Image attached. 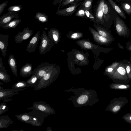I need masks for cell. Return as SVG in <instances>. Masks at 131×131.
<instances>
[{
    "mask_svg": "<svg viewBox=\"0 0 131 131\" xmlns=\"http://www.w3.org/2000/svg\"><path fill=\"white\" fill-rule=\"evenodd\" d=\"M40 32H37L29 41L26 49L29 53L34 52L35 50L40 39Z\"/></svg>",
    "mask_w": 131,
    "mask_h": 131,
    "instance_id": "obj_13",
    "label": "cell"
},
{
    "mask_svg": "<svg viewBox=\"0 0 131 131\" xmlns=\"http://www.w3.org/2000/svg\"><path fill=\"white\" fill-rule=\"evenodd\" d=\"M3 89V87L0 86V90H2Z\"/></svg>",
    "mask_w": 131,
    "mask_h": 131,
    "instance_id": "obj_52",
    "label": "cell"
},
{
    "mask_svg": "<svg viewBox=\"0 0 131 131\" xmlns=\"http://www.w3.org/2000/svg\"><path fill=\"white\" fill-rule=\"evenodd\" d=\"M48 36L54 42L55 44H57L59 42L60 35L59 31L55 28H52L47 32Z\"/></svg>",
    "mask_w": 131,
    "mask_h": 131,
    "instance_id": "obj_21",
    "label": "cell"
},
{
    "mask_svg": "<svg viewBox=\"0 0 131 131\" xmlns=\"http://www.w3.org/2000/svg\"><path fill=\"white\" fill-rule=\"evenodd\" d=\"M120 108V107L119 106H115L113 109V111L116 112L119 110Z\"/></svg>",
    "mask_w": 131,
    "mask_h": 131,
    "instance_id": "obj_45",
    "label": "cell"
},
{
    "mask_svg": "<svg viewBox=\"0 0 131 131\" xmlns=\"http://www.w3.org/2000/svg\"><path fill=\"white\" fill-rule=\"evenodd\" d=\"M21 19L17 18L14 19L1 27L3 28L8 29L15 28L21 21Z\"/></svg>",
    "mask_w": 131,
    "mask_h": 131,
    "instance_id": "obj_23",
    "label": "cell"
},
{
    "mask_svg": "<svg viewBox=\"0 0 131 131\" xmlns=\"http://www.w3.org/2000/svg\"><path fill=\"white\" fill-rule=\"evenodd\" d=\"M0 80L6 83L10 82V77L7 73V70H0Z\"/></svg>",
    "mask_w": 131,
    "mask_h": 131,
    "instance_id": "obj_26",
    "label": "cell"
},
{
    "mask_svg": "<svg viewBox=\"0 0 131 131\" xmlns=\"http://www.w3.org/2000/svg\"><path fill=\"white\" fill-rule=\"evenodd\" d=\"M89 29L93 34L95 40L101 44H107L111 43L113 40L107 38L100 35L98 32L91 27Z\"/></svg>",
    "mask_w": 131,
    "mask_h": 131,
    "instance_id": "obj_14",
    "label": "cell"
},
{
    "mask_svg": "<svg viewBox=\"0 0 131 131\" xmlns=\"http://www.w3.org/2000/svg\"><path fill=\"white\" fill-rule=\"evenodd\" d=\"M35 18L41 23L47 22L49 20L48 16L42 12H38L37 13Z\"/></svg>",
    "mask_w": 131,
    "mask_h": 131,
    "instance_id": "obj_25",
    "label": "cell"
},
{
    "mask_svg": "<svg viewBox=\"0 0 131 131\" xmlns=\"http://www.w3.org/2000/svg\"></svg>",
    "mask_w": 131,
    "mask_h": 131,
    "instance_id": "obj_57",
    "label": "cell"
},
{
    "mask_svg": "<svg viewBox=\"0 0 131 131\" xmlns=\"http://www.w3.org/2000/svg\"><path fill=\"white\" fill-rule=\"evenodd\" d=\"M63 0H54L53 4L54 5H59L62 2Z\"/></svg>",
    "mask_w": 131,
    "mask_h": 131,
    "instance_id": "obj_43",
    "label": "cell"
},
{
    "mask_svg": "<svg viewBox=\"0 0 131 131\" xmlns=\"http://www.w3.org/2000/svg\"><path fill=\"white\" fill-rule=\"evenodd\" d=\"M0 85H3V83L1 82V81H0Z\"/></svg>",
    "mask_w": 131,
    "mask_h": 131,
    "instance_id": "obj_53",
    "label": "cell"
},
{
    "mask_svg": "<svg viewBox=\"0 0 131 131\" xmlns=\"http://www.w3.org/2000/svg\"><path fill=\"white\" fill-rule=\"evenodd\" d=\"M8 2L6 1L1 4L0 5V15L3 13L7 4Z\"/></svg>",
    "mask_w": 131,
    "mask_h": 131,
    "instance_id": "obj_39",
    "label": "cell"
},
{
    "mask_svg": "<svg viewBox=\"0 0 131 131\" xmlns=\"http://www.w3.org/2000/svg\"><path fill=\"white\" fill-rule=\"evenodd\" d=\"M126 73L125 64L121 61L113 74V77L116 78H123L126 76Z\"/></svg>",
    "mask_w": 131,
    "mask_h": 131,
    "instance_id": "obj_16",
    "label": "cell"
},
{
    "mask_svg": "<svg viewBox=\"0 0 131 131\" xmlns=\"http://www.w3.org/2000/svg\"><path fill=\"white\" fill-rule=\"evenodd\" d=\"M84 0H76L75 2H81L83 1Z\"/></svg>",
    "mask_w": 131,
    "mask_h": 131,
    "instance_id": "obj_51",
    "label": "cell"
},
{
    "mask_svg": "<svg viewBox=\"0 0 131 131\" xmlns=\"http://www.w3.org/2000/svg\"><path fill=\"white\" fill-rule=\"evenodd\" d=\"M88 97L87 95H84L79 97L77 100V102L80 104H83L87 101Z\"/></svg>",
    "mask_w": 131,
    "mask_h": 131,
    "instance_id": "obj_37",
    "label": "cell"
},
{
    "mask_svg": "<svg viewBox=\"0 0 131 131\" xmlns=\"http://www.w3.org/2000/svg\"><path fill=\"white\" fill-rule=\"evenodd\" d=\"M103 0H99L93 7V12L98 24L105 26L107 25L105 21L103 11Z\"/></svg>",
    "mask_w": 131,
    "mask_h": 131,
    "instance_id": "obj_8",
    "label": "cell"
},
{
    "mask_svg": "<svg viewBox=\"0 0 131 131\" xmlns=\"http://www.w3.org/2000/svg\"><path fill=\"white\" fill-rule=\"evenodd\" d=\"M113 8L120 16L124 19H126V16L124 11L113 0H107Z\"/></svg>",
    "mask_w": 131,
    "mask_h": 131,
    "instance_id": "obj_22",
    "label": "cell"
},
{
    "mask_svg": "<svg viewBox=\"0 0 131 131\" xmlns=\"http://www.w3.org/2000/svg\"><path fill=\"white\" fill-rule=\"evenodd\" d=\"M40 39L39 52L41 54H44L50 50L54 43L47 35L45 30L42 31Z\"/></svg>",
    "mask_w": 131,
    "mask_h": 131,
    "instance_id": "obj_6",
    "label": "cell"
},
{
    "mask_svg": "<svg viewBox=\"0 0 131 131\" xmlns=\"http://www.w3.org/2000/svg\"><path fill=\"white\" fill-rule=\"evenodd\" d=\"M118 2H125L131 3V0H116Z\"/></svg>",
    "mask_w": 131,
    "mask_h": 131,
    "instance_id": "obj_46",
    "label": "cell"
},
{
    "mask_svg": "<svg viewBox=\"0 0 131 131\" xmlns=\"http://www.w3.org/2000/svg\"><path fill=\"white\" fill-rule=\"evenodd\" d=\"M126 48L128 51L131 52V42H126Z\"/></svg>",
    "mask_w": 131,
    "mask_h": 131,
    "instance_id": "obj_44",
    "label": "cell"
},
{
    "mask_svg": "<svg viewBox=\"0 0 131 131\" xmlns=\"http://www.w3.org/2000/svg\"><path fill=\"white\" fill-rule=\"evenodd\" d=\"M13 100L12 99L8 98L4 99L3 101H4V102H8Z\"/></svg>",
    "mask_w": 131,
    "mask_h": 131,
    "instance_id": "obj_47",
    "label": "cell"
},
{
    "mask_svg": "<svg viewBox=\"0 0 131 131\" xmlns=\"http://www.w3.org/2000/svg\"><path fill=\"white\" fill-rule=\"evenodd\" d=\"M76 58L78 60L82 61L84 59V57L83 55L80 54H77L76 55Z\"/></svg>",
    "mask_w": 131,
    "mask_h": 131,
    "instance_id": "obj_41",
    "label": "cell"
},
{
    "mask_svg": "<svg viewBox=\"0 0 131 131\" xmlns=\"http://www.w3.org/2000/svg\"><path fill=\"white\" fill-rule=\"evenodd\" d=\"M32 66L31 63H26L20 70V75L23 78L30 76L32 75Z\"/></svg>",
    "mask_w": 131,
    "mask_h": 131,
    "instance_id": "obj_17",
    "label": "cell"
},
{
    "mask_svg": "<svg viewBox=\"0 0 131 131\" xmlns=\"http://www.w3.org/2000/svg\"><path fill=\"white\" fill-rule=\"evenodd\" d=\"M125 64L126 73L129 77L131 78V66L130 62L127 60H124L122 61Z\"/></svg>",
    "mask_w": 131,
    "mask_h": 131,
    "instance_id": "obj_32",
    "label": "cell"
},
{
    "mask_svg": "<svg viewBox=\"0 0 131 131\" xmlns=\"http://www.w3.org/2000/svg\"><path fill=\"white\" fill-rule=\"evenodd\" d=\"M20 14L17 12H8L0 17V26L1 27L14 19L19 18Z\"/></svg>",
    "mask_w": 131,
    "mask_h": 131,
    "instance_id": "obj_12",
    "label": "cell"
},
{
    "mask_svg": "<svg viewBox=\"0 0 131 131\" xmlns=\"http://www.w3.org/2000/svg\"><path fill=\"white\" fill-rule=\"evenodd\" d=\"M9 37L8 35L0 34V49L2 55L4 58H5L7 53L6 49L8 46Z\"/></svg>",
    "mask_w": 131,
    "mask_h": 131,
    "instance_id": "obj_15",
    "label": "cell"
},
{
    "mask_svg": "<svg viewBox=\"0 0 131 131\" xmlns=\"http://www.w3.org/2000/svg\"><path fill=\"white\" fill-rule=\"evenodd\" d=\"M103 11L104 18L107 25H110L113 22L115 16L117 14L110 3L106 0H103Z\"/></svg>",
    "mask_w": 131,
    "mask_h": 131,
    "instance_id": "obj_5",
    "label": "cell"
},
{
    "mask_svg": "<svg viewBox=\"0 0 131 131\" xmlns=\"http://www.w3.org/2000/svg\"><path fill=\"white\" fill-rule=\"evenodd\" d=\"M82 4L78 8L75 13V15L76 16L87 19L85 10L83 7Z\"/></svg>",
    "mask_w": 131,
    "mask_h": 131,
    "instance_id": "obj_28",
    "label": "cell"
},
{
    "mask_svg": "<svg viewBox=\"0 0 131 131\" xmlns=\"http://www.w3.org/2000/svg\"><path fill=\"white\" fill-rule=\"evenodd\" d=\"M7 102H3L0 104V115L2 114L7 111L9 108L7 106Z\"/></svg>",
    "mask_w": 131,
    "mask_h": 131,
    "instance_id": "obj_36",
    "label": "cell"
},
{
    "mask_svg": "<svg viewBox=\"0 0 131 131\" xmlns=\"http://www.w3.org/2000/svg\"><path fill=\"white\" fill-rule=\"evenodd\" d=\"M93 0H84L82 4L83 8L85 10L92 9Z\"/></svg>",
    "mask_w": 131,
    "mask_h": 131,
    "instance_id": "obj_33",
    "label": "cell"
},
{
    "mask_svg": "<svg viewBox=\"0 0 131 131\" xmlns=\"http://www.w3.org/2000/svg\"><path fill=\"white\" fill-rule=\"evenodd\" d=\"M26 89L25 88L22 89H3L0 90V100L3 101L4 99L8 98L15 95L18 94L20 91H23Z\"/></svg>",
    "mask_w": 131,
    "mask_h": 131,
    "instance_id": "obj_11",
    "label": "cell"
},
{
    "mask_svg": "<svg viewBox=\"0 0 131 131\" xmlns=\"http://www.w3.org/2000/svg\"><path fill=\"white\" fill-rule=\"evenodd\" d=\"M113 22L117 34L119 36L128 37L130 30L124 21L116 14L114 17Z\"/></svg>",
    "mask_w": 131,
    "mask_h": 131,
    "instance_id": "obj_4",
    "label": "cell"
},
{
    "mask_svg": "<svg viewBox=\"0 0 131 131\" xmlns=\"http://www.w3.org/2000/svg\"><path fill=\"white\" fill-rule=\"evenodd\" d=\"M39 79L36 75H32L31 78L26 81L27 84V87H30L34 88L37 85Z\"/></svg>",
    "mask_w": 131,
    "mask_h": 131,
    "instance_id": "obj_24",
    "label": "cell"
},
{
    "mask_svg": "<svg viewBox=\"0 0 131 131\" xmlns=\"http://www.w3.org/2000/svg\"><path fill=\"white\" fill-rule=\"evenodd\" d=\"M27 109L37 111L45 118L49 115L55 113L53 108L48 103L44 101H35L31 107L27 108Z\"/></svg>",
    "mask_w": 131,
    "mask_h": 131,
    "instance_id": "obj_3",
    "label": "cell"
},
{
    "mask_svg": "<svg viewBox=\"0 0 131 131\" xmlns=\"http://www.w3.org/2000/svg\"><path fill=\"white\" fill-rule=\"evenodd\" d=\"M130 60L131 61V57H130Z\"/></svg>",
    "mask_w": 131,
    "mask_h": 131,
    "instance_id": "obj_55",
    "label": "cell"
},
{
    "mask_svg": "<svg viewBox=\"0 0 131 131\" xmlns=\"http://www.w3.org/2000/svg\"><path fill=\"white\" fill-rule=\"evenodd\" d=\"M119 6L128 15L131 14V3L122 2H119Z\"/></svg>",
    "mask_w": 131,
    "mask_h": 131,
    "instance_id": "obj_27",
    "label": "cell"
},
{
    "mask_svg": "<svg viewBox=\"0 0 131 131\" xmlns=\"http://www.w3.org/2000/svg\"><path fill=\"white\" fill-rule=\"evenodd\" d=\"M45 28V29H46V30H47V29H48V28Z\"/></svg>",
    "mask_w": 131,
    "mask_h": 131,
    "instance_id": "obj_54",
    "label": "cell"
},
{
    "mask_svg": "<svg viewBox=\"0 0 131 131\" xmlns=\"http://www.w3.org/2000/svg\"><path fill=\"white\" fill-rule=\"evenodd\" d=\"M52 131L50 127H48L47 128L46 131Z\"/></svg>",
    "mask_w": 131,
    "mask_h": 131,
    "instance_id": "obj_50",
    "label": "cell"
},
{
    "mask_svg": "<svg viewBox=\"0 0 131 131\" xmlns=\"http://www.w3.org/2000/svg\"><path fill=\"white\" fill-rule=\"evenodd\" d=\"M27 84L23 81H20L14 84L12 87V89H22L27 87Z\"/></svg>",
    "mask_w": 131,
    "mask_h": 131,
    "instance_id": "obj_31",
    "label": "cell"
},
{
    "mask_svg": "<svg viewBox=\"0 0 131 131\" xmlns=\"http://www.w3.org/2000/svg\"><path fill=\"white\" fill-rule=\"evenodd\" d=\"M33 34L32 30H30L28 27H26L21 32H19L15 36L14 39L17 43H20L24 40L27 39Z\"/></svg>",
    "mask_w": 131,
    "mask_h": 131,
    "instance_id": "obj_10",
    "label": "cell"
},
{
    "mask_svg": "<svg viewBox=\"0 0 131 131\" xmlns=\"http://www.w3.org/2000/svg\"><path fill=\"white\" fill-rule=\"evenodd\" d=\"M118 47L122 49H124L123 46L121 45L120 43H118Z\"/></svg>",
    "mask_w": 131,
    "mask_h": 131,
    "instance_id": "obj_49",
    "label": "cell"
},
{
    "mask_svg": "<svg viewBox=\"0 0 131 131\" xmlns=\"http://www.w3.org/2000/svg\"><path fill=\"white\" fill-rule=\"evenodd\" d=\"M15 116L20 121L35 126L42 125L45 118L40 114L33 110L29 112L16 114Z\"/></svg>",
    "mask_w": 131,
    "mask_h": 131,
    "instance_id": "obj_1",
    "label": "cell"
},
{
    "mask_svg": "<svg viewBox=\"0 0 131 131\" xmlns=\"http://www.w3.org/2000/svg\"><path fill=\"white\" fill-rule=\"evenodd\" d=\"M5 69V68L3 65L2 58L1 57H0V70H4Z\"/></svg>",
    "mask_w": 131,
    "mask_h": 131,
    "instance_id": "obj_42",
    "label": "cell"
},
{
    "mask_svg": "<svg viewBox=\"0 0 131 131\" xmlns=\"http://www.w3.org/2000/svg\"><path fill=\"white\" fill-rule=\"evenodd\" d=\"M81 34L80 33H75L72 34L71 36V37L73 39H76L80 37Z\"/></svg>",
    "mask_w": 131,
    "mask_h": 131,
    "instance_id": "obj_40",
    "label": "cell"
},
{
    "mask_svg": "<svg viewBox=\"0 0 131 131\" xmlns=\"http://www.w3.org/2000/svg\"><path fill=\"white\" fill-rule=\"evenodd\" d=\"M76 0H63L61 3L59 5L57 9L66 7L74 2Z\"/></svg>",
    "mask_w": 131,
    "mask_h": 131,
    "instance_id": "obj_34",
    "label": "cell"
},
{
    "mask_svg": "<svg viewBox=\"0 0 131 131\" xmlns=\"http://www.w3.org/2000/svg\"><path fill=\"white\" fill-rule=\"evenodd\" d=\"M81 46L84 48L87 49H90L92 47V44L89 42L87 41H84L83 42V44H81Z\"/></svg>",
    "mask_w": 131,
    "mask_h": 131,
    "instance_id": "obj_38",
    "label": "cell"
},
{
    "mask_svg": "<svg viewBox=\"0 0 131 131\" xmlns=\"http://www.w3.org/2000/svg\"><path fill=\"white\" fill-rule=\"evenodd\" d=\"M94 26L100 35L112 40H114V38L103 26L99 24H94Z\"/></svg>",
    "mask_w": 131,
    "mask_h": 131,
    "instance_id": "obj_19",
    "label": "cell"
},
{
    "mask_svg": "<svg viewBox=\"0 0 131 131\" xmlns=\"http://www.w3.org/2000/svg\"></svg>",
    "mask_w": 131,
    "mask_h": 131,
    "instance_id": "obj_58",
    "label": "cell"
},
{
    "mask_svg": "<svg viewBox=\"0 0 131 131\" xmlns=\"http://www.w3.org/2000/svg\"><path fill=\"white\" fill-rule=\"evenodd\" d=\"M22 9V5H16L10 6L7 9L8 12H12L19 11Z\"/></svg>",
    "mask_w": 131,
    "mask_h": 131,
    "instance_id": "obj_35",
    "label": "cell"
},
{
    "mask_svg": "<svg viewBox=\"0 0 131 131\" xmlns=\"http://www.w3.org/2000/svg\"><path fill=\"white\" fill-rule=\"evenodd\" d=\"M119 88L121 89H126L127 88V87L125 85H122L119 86Z\"/></svg>",
    "mask_w": 131,
    "mask_h": 131,
    "instance_id": "obj_48",
    "label": "cell"
},
{
    "mask_svg": "<svg viewBox=\"0 0 131 131\" xmlns=\"http://www.w3.org/2000/svg\"><path fill=\"white\" fill-rule=\"evenodd\" d=\"M13 122L8 115H3L0 116V129L7 128L10 125L12 124Z\"/></svg>",
    "mask_w": 131,
    "mask_h": 131,
    "instance_id": "obj_20",
    "label": "cell"
},
{
    "mask_svg": "<svg viewBox=\"0 0 131 131\" xmlns=\"http://www.w3.org/2000/svg\"><path fill=\"white\" fill-rule=\"evenodd\" d=\"M130 120H131V116L130 117Z\"/></svg>",
    "mask_w": 131,
    "mask_h": 131,
    "instance_id": "obj_56",
    "label": "cell"
},
{
    "mask_svg": "<svg viewBox=\"0 0 131 131\" xmlns=\"http://www.w3.org/2000/svg\"><path fill=\"white\" fill-rule=\"evenodd\" d=\"M55 67V64L48 62H42L32 71V75L35 74L40 79Z\"/></svg>",
    "mask_w": 131,
    "mask_h": 131,
    "instance_id": "obj_7",
    "label": "cell"
},
{
    "mask_svg": "<svg viewBox=\"0 0 131 131\" xmlns=\"http://www.w3.org/2000/svg\"><path fill=\"white\" fill-rule=\"evenodd\" d=\"M82 2L83 1L74 2L64 8L57 9L56 13L59 16H70L75 12L78 7Z\"/></svg>",
    "mask_w": 131,
    "mask_h": 131,
    "instance_id": "obj_9",
    "label": "cell"
},
{
    "mask_svg": "<svg viewBox=\"0 0 131 131\" xmlns=\"http://www.w3.org/2000/svg\"><path fill=\"white\" fill-rule=\"evenodd\" d=\"M8 62L13 73L16 76L18 75L17 61L14 55L10 53L8 60Z\"/></svg>",
    "mask_w": 131,
    "mask_h": 131,
    "instance_id": "obj_18",
    "label": "cell"
},
{
    "mask_svg": "<svg viewBox=\"0 0 131 131\" xmlns=\"http://www.w3.org/2000/svg\"><path fill=\"white\" fill-rule=\"evenodd\" d=\"M120 63V62H115L112 63L107 68V72L113 74Z\"/></svg>",
    "mask_w": 131,
    "mask_h": 131,
    "instance_id": "obj_30",
    "label": "cell"
},
{
    "mask_svg": "<svg viewBox=\"0 0 131 131\" xmlns=\"http://www.w3.org/2000/svg\"><path fill=\"white\" fill-rule=\"evenodd\" d=\"M86 15L87 19H89L91 21L97 24L95 17L92 9L90 10H85Z\"/></svg>",
    "mask_w": 131,
    "mask_h": 131,
    "instance_id": "obj_29",
    "label": "cell"
},
{
    "mask_svg": "<svg viewBox=\"0 0 131 131\" xmlns=\"http://www.w3.org/2000/svg\"><path fill=\"white\" fill-rule=\"evenodd\" d=\"M58 72V68L57 67L52 68L39 80L34 90L37 91L49 86L56 80Z\"/></svg>",
    "mask_w": 131,
    "mask_h": 131,
    "instance_id": "obj_2",
    "label": "cell"
}]
</instances>
